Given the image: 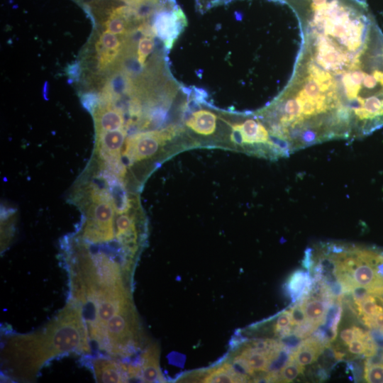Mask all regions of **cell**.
Wrapping results in <instances>:
<instances>
[{
  "label": "cell",
  "instance_id": "8992f818",
  "mask_svg": "<svg viewBox=\"0 0 383 383\" xmlns=\"http://www.w3.org/2000/svg\"><path fill=\"white\" fill-rule=\"evenodd\" d=\"M140 375L145 382H162L164 380L159 366V351L155 345L148 348L143 355Z\"/></svg>",
  "mask_w": 383,
  "mask_h": 383
},
{
  "label": "cell",
  "instance_id": "9c48e42d",
  "mask_svg": "<svg viewBox=\"0 0 383 383\" xmlns=\"http://www.w3.org/2000/svg\"><path fill=\"white\" fill-rule=\"evenodd\" d=\"M309 276L302 270L295 271L289 278L287 287L293 300L306 296L310 289Z\"/></svg>",
  "mask_w": 383,
  "mask_h": 383
},
{
  "label": "cell",
  "instance_id": "9a60e30c",
  "mask_svg": "<svg viewBox=\"0 0 383 383\" xmlns=\"http://www.w3.org/2000/svg\"><path fill=\"white\" fill-rule=\"evenodd\" d=\"M155 46L152 37H142L138 43L137 60L142 67L144 66L147 57L152 52Z\"/></svg>",
  "mask_w": 383,
  "mask_h": 383
},
{
  "label": "cell",
  "instance_id": "7a4b0ae2",
  "mask_svg": "<svg viewBox=\"0 0 383 383\" xmlns=\"http://www.w3.org/2000/svg\"><path fill=\"white\" fill-rule=\"evenodd\" d=\"M174 133V130L171 128L131 135L126 139L123 155L130 165L151 158Z\"/></svg>",
  "mask_w": 383,
  "mask_h": 383
},
{
  "label": "cell",
  "instance_id": "d6986e66",
  "mask_svg": "<svg viewBox=\"0 0 383 383\" xmlns=\"http://www.w3.org/2000/svg\"><path fill=\"white\" fill-rule=\"evenodd\" d=\"M232 0H196L199 9H208L211 7L231 1Z\"/></svg>",
  "mask_w": 383,
  "mask_h": 383
},
{
  "label": "cell",
  "instance_id": "277c9868",
  "mask_svg": "<svg viewBox=\"0 0 383 383\" xmlns=\"http://www.w3.org/2000/svg\"><path fill=\"white\" fill-rule=\"evenodd\" d=\"M93 369L97 382H124L127 379L126 372L129 374V367L108 358L99 357L94 360Z\"/></svg>",
  "mask_w": 383,
  "mask_h": 383
},
{
  "label": "cell",
  "instance_id": "3957f363",
  "mask_svg": "<svg viewBox=\"0 0 383 383\" xmlns=\"http://www.w3.org/2000/svg\"><path fill=\"white\" fill-rule=\"evenodd\" d=\"M96 133L113 131L124 128V116L122 111L112 105L104 103L96 106L93 111Z\"/></svg>",
  "mask_w": 383,
  "mask_h": 383
},
{
  "label": "cell",
  "instance_id": "5b68a950",
  "mask_svg": "<svg viewBox=\"0 0 383 383\" xmlns=\"http://www.w3.org/2000/svg\"><path fill=\"white\" fill-rule=\"evenodd\" d=\"M323 343L316 336L311 337L300 343L292 352V355L301 366L315 362L323 350Z\"/></svg>",
  "mask_w": 383,
  "mask_h": 383
},
{
  "label": "cell",
  "instance_id": "ffe728a7",
  "mask_svg": "<svg viewBox=\"0 0 383 383\" xmlns=\"http://www.w3.org/2000/svg\"><path fill=\"white\" fill-rule=\"evenodd\" d=\"M340 336V339L345 344L349 345L355 339V334L353 327L342 331Z\"/></svg>",
  "mask_w": 383,
  "mask_h": 383
},
{
  "label": "cell",
  "instance_id": "ba28073f",
  "mask_svg": "<svg viewBox=\"0 0 383 383\" xmlns=\"http://www.w3.org/2000/svg\"><path fill=\"white\" fill-rule=\"evenodd\" d=\"M323 298L307 297L299 302L304 311L306 319L317 327L323 324L326 321L331 301Z\"/></svg>",
  "mask_w": 383,
  "mask_h": 383
},
{
  "label": "cell",
  "instance_id": "30bf717a",
  "mask_svg": "<svg viewBox=\"0 0 383 383\" xmlns=\"http://www.w3.org/2000/svg\"><path fill=\"white\" fill-rule=\"evenodd\" d=\"M240 354L245 357L254 371L266 372L270 360L267 353L246 346Z\"/></svg>",
  "mask_w": 383,
  "mask_h": 383
},
{
  "label": "cell",
  "instance_id": "6da1fadb",
  "mask_svg": "<svg viewBox=\"0 0 383 383\" xmlns=\"http://www.w3.org/2000/svg\"><path fill=\"white\" fill-rule=\"evenodd\" d=\"M82 308L73 299L42 329L10 337L1 350L4 368L17 380L31 381L50 360L90 352Z\"/></svg>",
  "mask_w": 383,
  "mask_h": 383
},
{
  "label": "cell",
  "instance_id": "44dd1931",
  "mask_svg": "<svg viewBox=\"0 0 383 383\" xmlns=\"http://www.w3.org/2000/svg\"><path fill=\"white\" fill-rule=\"evenodd\" d=\"M326 0H313V5L321 6L326 3Z\"/></svg>",
  "mask_w": 383,
  "mask_h": 383
},
{
  "label": "cell",
  "instance_id": "2e32d148",
  "mask_svg": "<svg viewBox=\"0 0 383 383\" xmlns=\"http://www.w3.org/2000/svg\"><path fill=\"white\" fill-rule=\"evenodd\" d=\"M364 378L367 382L383 383V364L365 363Z\"/></svg>",
  "mask_w": 383,
  "mask_h": 383
},
{
  "label": "cell",
  "instance_id": "7c38bea8",
  "mask_svg": "<svg viewBox=\"0 0 383 383\" xmlns=\"http://www.w3.org/2000/svg\"><path fill=\"white\" fill-rule=\"evenodd\" d=\"M96 50L99 71H104L109 67L115 62L121 51V49L106 48L98 43H96Z\"/></svg>",
  "mask_w": 383,
  "mask_h": 383
},
{
  "label": "cell",
  "instance_id": "52a82bcc",
  "mask_svg": "<svg viewBox=\"0 0 383 383\" xmlns=\"http://www.w3.org/2000/svg\"><path fill=\"white\" fill-rule=\"evenodd\" d=\"M216 118L213 112L200 109L191 114L186 120V125L197 134L209 135L216 130Z\"/></svg>",
  "mask_w": 383,
  "mask_h": 383
},
{
  "label": "cell",
  "instance_id": "4fadbf2b",
  "mask_svg": "<svg viewBox=\"0 0 383 383\" xmlns=\"http://www.w3.org/2000/svg\"><path fill=\"white\" fill-rule=\"evenodd\" d=\"M303 370L304 366L299 365L291 353L289 360L279 373V380L284 382H291L294 380Z\"/></svg>",
  "mask_w": 383,
  "mask_h": 383
},
{
  "label": "cell",
  "instance_id": "ac0fdd59",
  "mask_svg": "<svg viewBox=\"0 0 383 383\" xmlns=\"http://www.w3.org/2000/svg\"><path fill=\"white\" fill-rule=\"evenodd\" d=\"M348 350L353 354L364 355L366 351L365 343L355 338L348 345Z\"/></svg>",
  "mask_w": 383,
  "mask_h": 383
},
{
  "label": "cell",
  "instance_id": "5bb4252c",
  "mask_svg": "<svg viewBox=\"0 0 383 383\" xmlns=\"http://www.w3.org/2000/svg\"><path fill=\"white\" fill-rule=\"evenodd\" d=\"M231 365L234 372L243 382H246L245 380H248L254 374L255 371L250 367L245 357L241 354L235 356Z\"/></svg>",
  "mask_w": 383,
  "mask_h": 383
},
{
  "label": "cell",
  "instance_id": "8fae6325",
  "mask_svg": "<svg viewBox=\"0 0 383 383\" xmlns=\"http://www.w3.org/2000/svg\"><path fill=\"white\" fill-rule=\"evenodd\" d=\"M355 305L361 318L372 317L383 311L382 306L377 304L374 296L372 294L367 295L361 301L355 303Z\"/></svg>",
  "mask_w": 383,
  "mask_h": 383
},
{
  "label": "cell",
  "instance_id": "e0dca14e",
  "mask_svg": "<svg viewBox=\"0 0 383 383\" xmlns=\"http://www.w3.org/2000/svg\"><path fill=\"white\" fill-rule=\"evenodd\" d=\"M291 326L294 328L305 323L307 319L300 303L293 306L289 311Z\"/></svg>",
  "mask_w": 383,
  "mask_h": 383
}]
</instances>
